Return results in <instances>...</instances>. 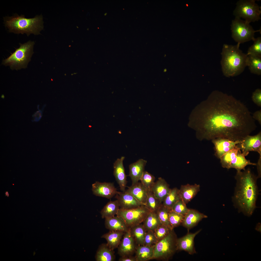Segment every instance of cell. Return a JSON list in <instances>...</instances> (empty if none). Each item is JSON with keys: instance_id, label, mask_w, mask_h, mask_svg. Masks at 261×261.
<instances>
[{"instance_id": "cell-1", "label": "cell", "mask_w": 261, "mask_h": 261, "mask_svg": "<svg viewBox=\"0 0 261 261\" xmlns=\"http://www.w3.org/2000/svg\"><path fill=\"white\" fill-rule=\"evenodd\" d=\"M252 116L240 101L216 91L193 110L189 124L202 139L223 138L241 141L257 128Z\"/></svg>"}, {"instance_id": "cell-2", "label": "cell", "mask_w": 261, "mask_h": 261, "mask_svg": "<svg viewBox=\"0 0 261 261\" xmlns=\"http://www.w3.org/2000/svg\"><path fill=\"white\" fill-rule=\"evenodd\" d=\"M235 178L236 183L232 197L233 205L239 212L250 217L257 208L259 194L257 181L258 178L249 168L243 172L237 171Z\"/></svg>"}, {"instance_id": "cell-3", "label": "cell", "mask_w": 261, "mask_h": 261, "mask_svg": "<svg viewBox=\"0 0 261 261\" xmlns=\"http://www.w3.org/2000/svg\"><path fill=\"white\" fill-rule=\"evenodd\" d=\"M240 45L225 44L223 46L221 64L223 74L226 77L239 75L247 66L248 55L240 49Z\"/></svg>"}, {"instance_id": "cell-4", "label": "cell", "mask_w": 261, "mask_h": 261, "mask_svg": "<svg viewBox=\"0 0 261 261\" xmlns=\"http://www.w3.org/2000/svg\"><path fill=\"white\" fill-rule=\"evenodd\" d=\"M42 16H37L34 18H27L24 15L8 17L5 21L6 26L9 31L17 34H40L43 28Z\"/></svg>"}, {"instance_id": "cell-5", "label": "cell", "mask_w": 261, "mask_h": 261, "mask_svg": "<svg viewBox=\"0 0 261 261\" xmlns=\"http://www.w3.org/2000/svg\"><path fill=\"white\" fill-rule=\"evenodd\" d=\"M261 7L254 0H239L236 3L233 11L235 17L241 19L250 23L261 19Z\"/></svg>"}, {"instance_id": "cell-6", "label": "cell", "mask_w": 261, "mask_h": 261, "mask_svg": "<svg viewBox=\"0 0 261 261\" xmlns=\"http://www.w3.org/2000/svg\"><path fill=\"white\" fill-rule=\"evenodd\" d=\"M34 42L30 41L21 44L20 47L3 62L4 65L16 69L26 67L32 53Z\"/></svg>"}, {"instance_id": "cell-7", "label": "cell", "mask_w": 261, "mask_h": 261, "mask_svg": "<svg viewBox=\"0 0 261 261\" xmlns=\"http://www.w3.org/2000/svg\"><path fill=\"white\" fill-rule=\"evenodd\" d=\"M177 236L173 229L155 245L152 259L167 261L177 250Z\"/></svg>"}, {"instance_id": "cell-8", "label": "cell", "mask_w": 261, "mask_h": 261, "mask_svg": "<svg viewBox=\"0 0 261 261\" xmlns=\"http://www.w3.org/2000/svg\"><path fill=\"white\" fill-rule=\"evenodd\" d=\"M231 29L232 38L240 44L253 41L255 38V33L261 31L260 30H254L250 23L236 17L232 22Z\"/></svg>"}, {"instance_id": "cell-9", "label": "cell", "mask_w": 261, "mask_h": 261, "mask_svg": "<svg viewBox=\"0 0 261 261\" xmlns=\"http://www.w3.org/2000/svg\"><path fill=\"white\" fill-rule=\"evenodd\" d=\"M150 211L145 205L130 209L120 208L116 216L129 228L143 222Z\"/></svg>"}, {"instance_id": "cell-10", "label": "cell", "mask_w": 261, "mask_h": 261, "mask_svg": "<svg viewBox=\"0 0 261 261\" xmlns=\"http://www.w3.org/2000/svg\"><path fill=\"white\" fill-rule=\"evenodd\" d=\"M245 156L250 151L257 152L261 156V132L256 135L247 136L242 142L237 144Z\"/></svg>"}, {"instance_id": "cell-11", "label": "cell", "mask_w": 261, "mask_h": 261, "mask_svg": "<svg viewBox=\"0 0 261 261\" xmlns=\"http://www.w3.org/2000/svg\"><path fill=\"white\" fill-rule=\"evenodd\" d=\"M92 190L95 196L108 199L112 198L118 192L113 183L97 181L92 184Z\"/></svg>"}, {"instance_id": "cell-12", "label": "cell", "mask_w": 261, "mask_h": 261, "mask_svg": "<svg viewBox=\"0 0 261 261\" xmlns=\"http://www.w3.org/2000/svg\"><path fill=\"white\" fill-rule=\"evenodd\" d=\"M123 237L118 247V253L121 256H131L136 248L130 228L125 232Z\"/></svg>"}, {"instance_id": "cell-13", "label": "cell", "mask_w": 261, "mask_h": 261, "mask_svg": "<svg viewBox=\"0 0 261 261\" xmlns=\"http://www.w3.org/2000/svg\"><path fill=\"white\" fill-rule=\"evenodd\" d=\"M199 230L193 233H188L184 236L177 239V250L184 251L190 254L196 253L194 246V238L201 231Z\"/></svg>"}, {"instance_id": "cell-14", "label": "cell", "mask_w": 261, "mask_h": 261, "mask_svg": "<svg viewBox=\"0 0 261 261\" xmlns=\"http://www.w3.org/2000/svg\"><path fill=\"white\" fill-rule=\"evenodd\" d=\"M215 150V155L220 159L225 153L234 148L242 141H232L223 138H217L212 140Z\"/></svg>"}, {"instance_id": "cell-15", "label": "cell", "mask_w": 261, "mask_h": 261, "mask_svg": "<svg viewBox=\"0 0 261 261\" xmlns=\"http://www.w3.org/2000/svg\"><path fill=\"white\" fill-rule=\"evenodd\" d=\"M124 158V157L122 156L120 158L117 159L113 165L114 175L122 192L126 190L127 183L126 176L123 164Z\"/></svg>"}, {"instance_id": "cell-16", "label": "cell", "mask_w": 261, "mask_h": 261, "mask_svg": "<svg viewBox=\"0 0 261 261\" xmlns=\"http://www.w3.org/2000/svg\"><path fill=\"white\" fill-rule=\"evenodd\" d=\"M116 195V197L119 203L120 208L129 209L143 205L133 195L126 191L124 192H118Z\"/></svg>"}, {"instance_id": "cell-17", "label": "cell", "mask_w": 261, "mask_h": 261, "mask_svg": "<svg viewBox=\"0 0 261 261\" xmlns=\"http://www.w3.org/2000/svg\"><path fill=\"white\" fill-rule=\"evenodd\" d=\"M207 217L206 215L196 210L189 209L184 216L181 224L189 231L196 226L202 219Z\"/></svg>"}, {"instance_id": "cell-18", "label": "cell", "mask_w": 261, "mask_h": 261, "mask_svg": "<svg viewBox=\"0 0 261 261\" xmlns=\"http://www.w3.org/2000/svg\"><path fill=\"white\" fill-rule=\"evenodd\" d=\"M171 189L165 180L160 177L155 182L151 190L155 197L162 203Z\"/></svg>"}, {"instance_id": "cell-19", "label": "cell", "mask_w": 261, "mask_h": 261, "mask_svg": "<svg viewBox=\"0 0 261 261\" xmlns=\"http://www.w3.org/2000/svg\"><path fill=\"white\" fill-rule=\"evenodd\" d=\"M125 191L133 195L143 205H145L148 190L141 182H138L132 184Z\"/></svg>"}, {"instance_id": "cell-20", "label": "cell", "mask_w": 261, "mask_h": 261, "mask_svg": "<svg viewBox=\"0 0 261 261\" xmlns=\"http://www.w3.org/2000/svg\"><path fill=\"white\" fill-rule=\"evenodd\" d=\"M147 162L146 160L141 159L129 165V175L131 180L132 184L140 180Z\"/></svg>"}, {"instance_id": "cell-21", "label": "cell", "mask_w": 261, "mask_h": 261, "mask_svg": "<svg viewBox=\"0 0 261 261\" xmlns=\"http://www.w3.org/2000/svg\"><path fill=\"white\" fill-rule=\"evenodd\" d=\"M199 185L189 184L182 185L179 189V194L181 199L186 204L190 202L200 190Z\"/></svg>"}, {"instance_id": "cell-22", "label": "cell", "mask_w": 261, "mask_h": 261, "mask_svg": "<svg viewBox=\"0 0 261 261\" xmlns=\"http://www.w3.org/2000/svg\"><path fill=\"white\" fill-rule=\"evenodd\" d=\"M105 225L109 231H127L129 228L120 217L116 216L105 219Z\"/></svg>"}, {"instance_id": "cell-23", "label": "cell", "mask_w": 261, "mask_h": 261, "mask_svg": "<svg viewBox=\"0 0 261 261\" xmlns=\"http://www.w3.org/2000/svg\"><path fill=\"white\" fill-rule=\"evenodd\" d=\"M124 233L122 231H109L102 235L101 237L106 240L107 245L114 250L118 247Z\"/></svg>"}, {"instance_id": "cell-24", "label": "cell", "mask_w": 261, "mask_h": 261, "mask_svg": "<svg viewBox=\"0 0 261 261\" xmlns=\"http://www.w3.org/2000/svg\"><path fill=\"white\" fill-rule=\"evenodd\" d=\"M155 245L151 246L138 245L135 250L136 261H146L152 259Z\"/></svg>"}, {"instance_id": "cell-25", "label": "cell", "mask_w": 261, "mask_h": 261, "mask_svg": "<svg viewBox=\"0 0 261 261\" xmlns=\"http://www.w3.org/2000/svg\"><path fill=\"white\" fill-rule=\"evenodd\" d=\"M249 165H256V164L252 163L249 160H247L240 150L231 161L229 168H234L237 171H240L242 170H245V167Z\"/></svg>"}, {"instance_id": "cell-26", "label": "cell", "mask_w": 261, "mask_h": 261, "mask_svg": "<svg viewBox=\"0 0 261 261\" xmlns=\"http://www.w3.org/2000/svg\"><path fill=\"white\" fill-rule=\"evenodd\" d=\"M97 261H113L115 256L113 250L107 244H103L99 246L95 256Z\"/></svg>"}, {"instance_id": "cell-27", "label": "cell", "mask_w": 261, "mask_h": 261, "mask_svg": "<svg viewBox=\"0 0 261 261\" xmlns=\"http://www.w3.org/2000/svg\"><path fill=\"white\" fill-rule=\"evenodd\" d=\"M120 206L117 200L108 202L100 212L102 218H107L113 217L117 215Z\"/></svg>"}, {"instance_id": "cell-28", "label": "cell", "mask_w": 261, "mask_h": 261, "mask_svg": "<svg viewBox=\"0 0 261 261\" xmlns=\"http://www.w3.org/2000/svg\"><path fill=\"white\" fill-rule=\"evenodd\" d=\"M146 232L154 231L162 225L156 213L150 212L143 222Z\"/></svg>"}, {"instance_id": "cell-29", "label": "cell", "mask_w": 261, "mask_h": 261, "mask_svg": "<svg viewBox=\"0 0 261 261\" xmlns=\"http://www.w3.org/2000/svg\"><path fill=\"white\" fill-rule=\"evenodd\" d=\"M247 65L251 72L258 75H261V57L247 55Z\"/></svg>"}, {"instance_id": "cell-30", "label": "cell", "mask_w": 261, "mask_h": 261, "mask_svg": "<svg viewBox=\"0 0 261 261\" xmlns=\"http://www.w3.org/2000/svg\"><path fill=\"white\" fill-rule=\"evenodd\" d=\"M131 234L135 242L138 245H143L146 231L143 225L140 224L130 228Z\"/></svg>"}, {"instance_id": "cell-31", "label": "cell", "mask_w": 261, "mask_h": 261, "mask_svg": "<svg viewBox=\"0 0 261 261\" xmlns=\"http://www.w3.org/2000/svg\"><path fill=\"white\" fill-rule=\"evenodd\" d=\"M181 199L179 189L174 188L171 190L164 199L162 203V204L169 210H171L173 205Z\"/></svg>"}, {"instance_id": "cell-32", "label": "cell", "mask_w": 261, "mask_h": 261, "mask_svg": "<svg viewBox=\"0 0 261 261\" xmlns=\"http://www.w3.org/2000/svg\"><path fill=\"white\" fill-rule=\"evenodd\" d=\"M162 203L154 196L152 191H148L145 206L150 212L156 213Z\"/></svg>"}, {"instance_id": "cell-33", "label": "cell", "mask_w": 261, "mask_h": 261, "mask_svg": "<svg viewBox=\"0 0 261 261\" xmlns=\"http://www.w3.org/2000/svg\"><path fill=\"white\" fill-rule=\"evenodd\" d=\"M240 150V148L237 144L234 148L224 154L220 159L222 166L223 168L229 169L231 161Z\"/></svg>"}, {"instance_id": "cell-34", "label": "cell", "mask_w": 261, "mask_h": 261, "mask_svg": "<svg viewBox=\"0 0 261 261\" xmlns=\"http://www.w3.org/2000/svg\"><path fill=\"white\" fill-rule=\"evenodd\" d=\"M170 210L162 204L156 213L161 224L173 229L171 227L169 220V213Z\"/></svg>"}, {"instance_id": "cell-35", "label": "cell", "mask_w": 261, "mask_h": 261, "mask_svg": "<svg viewBox=\"0 0 261 261\" xmlns=\"http://www.w3.org/2000/svg\"><path fill=\"white\" fill-rule=\"evenodd\" d=\"M253 41L254 43L248 49L246 54L261 57V37L255 38Z\"/></svg>"}, {"instance_id": "cell-36", "label": "cell", "mask_w": 261, "mask_h": 261, "mask_svg": "<svg viewBox=\"0 0 261 261\" xmlns=\"http://www.w3.org/2000/svg\"><path fill=\"white\" fill-rule=\"evenodd\" d=\"M154 176L147 171H144L140 179L141 183L148 190H151L155 182Z\"/></svg>"}, {"instance_id": "cell-37", "label": "cell", "mask_w": 261, "mask_h": 261, "mask_svg": "<svg viewBox=\"0 0 261 261\" xmlns=\"http://www.w3.org/2000/svg\"><path fill=\"white\" fill-rule=\"evenodd\" d=\"M184 216L171 210L169 213V220L172 229L181 224Z\"/></svg>"}, {"instance_id": "cell-38", "label": "cell", "mask_w": 261, "mask_h": 261, "mask_svg": "<svg viewBox=\"0 0 261 261\" xmlns=\"http://www.w3.org/2000/svg\"><path fill=\"white\" fill-rule=\"evenodd\" d=\"M172 230L162 225L158 226L153 231L157 241L166 237Z\"/></svg>"}, {"instance_id": "cell-39", "label": "cell", "mask_w": 261, "mask_h": 261, "mask_svg": "<svg viewBox=\"0 0 261 261\" xmlns=\"http://www.w3.org/2000/svg\"><path fill=\"white\" fill-rule=\"evenodd\" d=\"M189 209L187 208L186 204L181 199H180L174 204L171 210L184 216Z\"/></svg>"}, {"instance_id": "cell-40", "label": "cell", "mask_w": 261, "mask_h": 261, "mask_svg": "<svg viewBox=\"0 0 261 261\" xmlns=\"http://www.w3.org/2000/svg\"><path fill=\"white\" fill-rule=\"evenodd\" d=\"M157 242L153 231L146 232L144 239V245L151 246L155 245Z\"/></svg>"}, {"instance_id": "cell-41", "label": "cell", "mask_w": 261, "mask_h": 261, "mask_svg": "<svg viewBox=\"0 0 261 261\" xmlns=\"http://www.w3.org/2000/svg\"><path fill=\"white\" fill-rule=\"evenodd\" d=\"M252 98L253 102L257 105L261 107V89L257 88L253 92Z\"/></svg>"}, {"instance_id": "cell-42", "label": "cell", "mask_w": 261, "mask_h": 261, "mask_svg": "<svg viewBox=\"0 0 261 261\" xmlns=\"http://www.w3.org/2000/svg\"><path fill=\"white\" fill-rule=\"evenodd\" d=\"M252 117L255 120L257 121L260 124H261V110H257L253 114Z\"/></svg>"}, {"instance_id": "cell-43", "label": "cell", "mask_w": 261, "mask_h": 261, "mask_svg": "<svg viewBox=\"0 0 261 261\" xmlns=\"http://www.w3.org/2000/svg\"><path fill=\"white\" fill-rule=\"evenodd\" d=\"M118 261H136L135 257L130 256H121Z\"/></svg>"}, {"instance_id": "cell-44", "label": "cell", "mask_w": 261, "mask_h": 261, "mask_svg": "<svg viewBox=\"0 0 261 261\" xmlns=\"http://www.w3.org/2000/svg\"><path fill=\"white\" fill-rule=\"evenodd\" d=\"M261 156H260L258 163L257 164H256V165H257V170L258 173V175L257 176L258 178H260L261 176Z\"/></svg>"}, {"instance_id": "cell-45", "label": "cell", "mask_w": 261, "mask_h": 261, "mask_svg": "<svg viewBox=\"0 0 261 261\" xmlns=\"http://www.w3.org/2000/svg\"><path fill=\"white\" fill-rule=\"evenodd\" d=\"M255 230L261 233V223H257L256 226Z\"/></svg>"}, {"instance_id": "cell-46", "label": "cell", "mask_w": 261, "mask_h": 261, "mask_svg": "<svg viewBox=\"0 0 261 261\" xmlns=\"http://www.w3.org/2000/svg\"><path fill=\"white\" fill-rule=\"evenodd\" d=\"M5 195H6V196H8L9 194L7 192H6Z\"/></svg>"}]
</instances>
